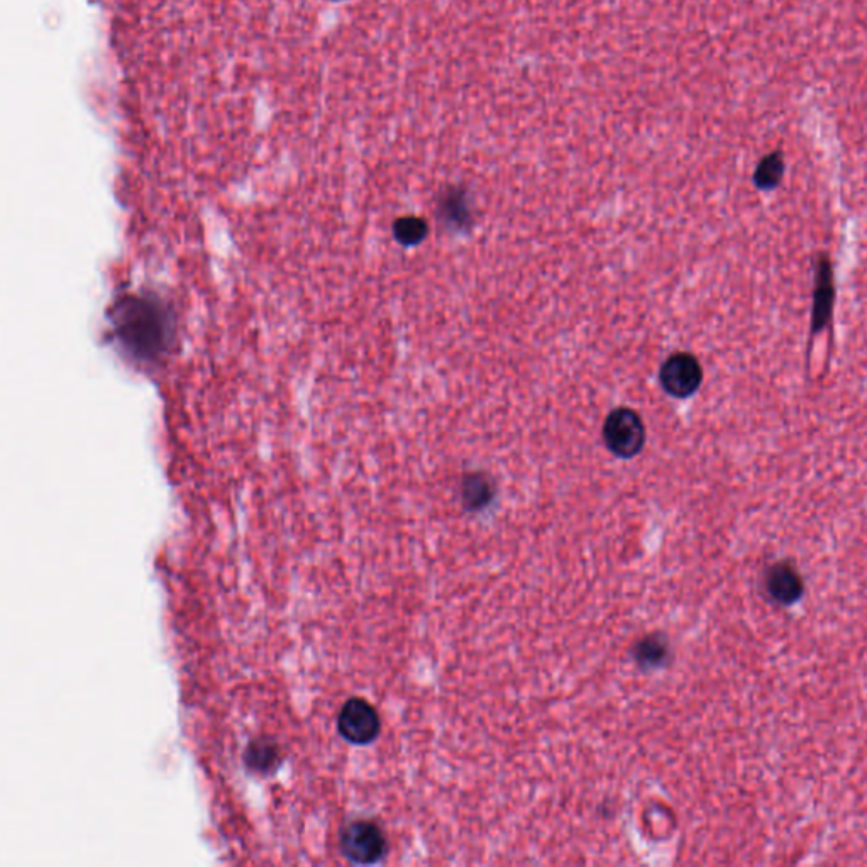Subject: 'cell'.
I'll return each instance as SVG.
<instances>
[{
  "instance_id": "obj_3",
  "label": "cell",
  "mask_w": 867,
  "mask_h": 867,
  "mask_svg": "<svg viewBox=\"0 0 867 867\" xmlns=\"http://www.w3.org/2000/svg\"><path fill=\"white\" fill-rule=\"evenodd\" d=\"M382 722L375 707L363 698H351L344 703L337 718V730L354 746H366L380 734Z\"/></svg>"
},
{
  "instance_id": "obj_1",
  "label": "cell",
  "mask_w": 867,
  "mask_h": 867,
  "mask_svg": "<svg viewBox=\"0 0 867 867\" xmlns=\"http://www.w3.org/2000/svg\"><path fill=\"white\" fill-rule=\"evenodd\" d=\"M119 329L124 341L141 354H153L163 343V321L160 310L151 307L150 302L141 299L131 300V304L121 307Z\"/></svg>"
},
{
  "instance_id": "obj_5",
  "label": "cell",
  "mask_w": 867,
  "mask_h": 867,
  "mask_svg": "<svg viewBox=\"0 0 867 867\" xmlns=\"http://www.w3.org/2000/svg\"><path fill=\"white\" fill-rule=\"evenodd\" d=\"M659 380L669 395L688 398L702 385V366L693 354L676 353L666 359Z\"/></svg>"
},
{
  "instance_id": "obj_7",
  "label": "cell",
  "mask_w": 867,
  "mask_h": 867,
  "mask_svg": "<svg viewBox=\"0 0 867 867\" xmlns=\"http://www.w3.org/2000/svg\"><path fill=\"white\" fill-rule=\"evenodd\" d=\"M766 590L774 602L791 605L801 597L803 583L798 571L791 564L778 563L771 566L766 573Z\"/></svg>"
},
{
  "instance_id": "obj_10",
  "label": "cell",
  "mask_w": 867,
  "mask_h": 867,
  "mask_svg": "<svg viewBox=\"0 0 867 867\" xmlns=\"http://www.w3.org/2000/svg\"><path fill=\"white\" fill-rule=\"evenodd\" d=\"M783 173H785V161L779 153H771L757 165L754 182H756L757 187L763 188V190H771V188L778 187Z\"/></svg>"
},
{
  "instance_id": "obj_12",
  "label": "cell",
  "mask_w": 867,
  "mask_h": 867,
  "mask_svg": "<svg viewBox=\"0 0 867 867\" xmlns=\"http://www.w3.org/2000/svg\"><path fill=\"white\" fill-rule=\"evenodd\" d=\"M668 656V646L663 639L651 637L639 642L636 647V659L644 666H658Z\"/></svg>"
},
{
  "instance_id": "obj_8",
  "label": "cell",
  "mask_w": 867,
  "mask_h": 867,
  "mask_svg": "<svg viewBox=\"0 0 867 867\" xmlns=\"http://www.w3.org/2000/svg\"><path fill=\"white\" fill-rule=\"evenodd\" d=\"M493 498V485L490 478L481 473L466 476L463 481V502L470 510H480Z\"/></svg>"
},
{
  "instance_id": "obj_2",
  "label": "cell",
  "mask_w": 867,
  "mask_h": 867,
  "mask_svg": "<svg viewBox=\"0 0 867 867\" xmlns=\"http://www.w3.org/2000/svg\"><path fill=\"white\" fill-rule=\"evenodd\" d=\"M603 441L617 458H634L646 442V427L634 410L615 409L603 424Z\"/></svg>"
},
{
  "instance_id": "obj_11",
  "label": "cell",
  "mask_w": 867,
  "mask_h": 867,
  "mask_svg": "<svg viewBox=\"0 0 867 867\" xmlns=\"http://www.w3.org/2000/svg\"><path fill=\"white\" fill-rule=\"evenodd\" d=\"M427 232H429V227H427L426 221L415 216L402 217L393 226L395 238H397L398 243H402L404 246H417V244L422 243L426 239Z\"/></svg>"
},
{
  "instance_id": "obj_13",
  "label": "cell",
  "mask_w": 867,
  "mask_h": 867,
  "mask_svg": "<svg viewBox=\"0 0 867 867\" xmlns=\"http://www.w3.org/2000/svg\"><path fill=\"white\" fill-rule=\"evenodd\" d=\"M442 214L449 217V221L458 222L466 217V200L464 195L459 194L456 188H453L448 195H444L442 199Z\"/></svg>"
},
{
  "instance_id": "obj_6",
  "label": "cell",
  "mask_w": 867,
  "mask_h": 867,
  "mask_svg": "<svg viewBox=\"0 0 867 867\" xmlns=\"http://www.w3.org/2000/svg\"><path fill=\"white\" fill-rule=\"evenodd\" d=\"M815 300H813L812 334L820 332L829 326L832 310H834V273L827 256L818 258L815 271Z\"/></svg>"
},
{
  "instance_id": "obj_4",
  "label": "cell",
  "mask_w": 867,
  "mask_h": 867,
  "mask_svg": "<svg viewBox=\"0 0 867 867\" xmlns=\"http://www.w3.org/2000/svg\"><path fill=\"white\" fill-rule=\"evenodd\" d=\"M341 851L354 864H375L387 852V840L375 823L353 822L341 834Z\"/></svg>"
},
{
  "instance_id": "obj_9",
  "label": "cell",
  "mask_w": 867,
  "mask_h": 867,
  "mask_svg": "<svg viewBox=\"0 0 867 867\" xmlns=\"http://www.w3.org/2000/svg\"><path fill=\"white\" fill-rule=\"evenodd\" d=\"M246 764H248L249 769L258 771V773L273 771L280 764L277 746H273L271 742H265V740L253 742L246 752Z\"/></svg>"
}]
</instances>
